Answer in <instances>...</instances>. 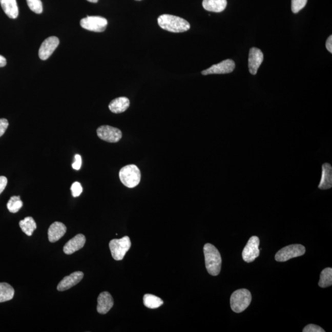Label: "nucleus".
I'll return each instance as SVG.
<instances>
[{
    "mask_svg": "<svg viewBox=\"0 0 332 332\" xmlns=\"http://www.w3.org/2000/svg\"><path fill=\"white\" fill-rule=\"evenodd\" d=\"M137 1H141V0H137Z\"/></svg>",
    "mask_w": 332,
    "mask_h": 332,
    "instance_id": "obj_36",
    "label": "nucleus"
},
{
    "mask_svg": "<svg viewBox=\"0 0 332 332\" xmlns=\"http://www.w3.org/2000/svg\"><path fill=\"white\" fill-rule=\"evenodd\" d=\"M23 202L21 201L20 196H12L9 200L7 204V208L11 213H17L23 207Z\"/></svg>",
    "mask_w": 332,
    "mask_h": 332,
    "instance_id": "obj_25",
    "label": "nucleus"
},
{
    "mask_svg": "<svg viewBox=\"0 0 332 332\" xmlns=\"http://www.w3.org/2000/svg\"><path fill=\"white\" fill-rule=\"evenodd\" d=\"M206 269L212 276L219 275L221 266V257L219 251L214 245L206 244L204 246Z\"/></svg>",
    "mask_w": 332,
    "mask_h": 332,
    "instance_id": "obj_2",
    "label": "nucleus"
},
{
    "mask_svg": "<svg viewBox=\"0 0 332 332\" xmlns=\"http://www.w3.org/2000/svg\"><path fill=\"white\" fill-rule=\"evenodd\" d=\"M113 304V297L109 292H101L97 298V312L101 315H106L112 308Z\"/></svg>",
    "mask_w": 332,
    "mask_h": 332,
    "instance_id": "obj_14",
    "label": "nucleus"
},
{
    "mask_svg": "<svg viewBox=\"0 0 332 332\" xmlns=\"http://www.w3.org/2000/svg\"><path fill=\"white\" fill-rule=\"evenodd\" d=\"M226 0H203L202 6L205 10L214 12H221L225 9Z\"/></svg>",
    "mask_w": 332,
    "mask_h": 332,
    "instance_id": "obj_19",
    "label": "nucleus"
},
{
    "mask_svg": "<svg viewBox=\"0 0 332 332\" xmlns=\"http://www.w3.org/2000/svg\"><path fill=\"white\" fill-rule=\"evenodd\" d=\"M87 1H88L89 2L95 3H97L98 0H87Z\"/></svg>",
    "mask_w": 332,
    "mask_h": 332,
    "instance_id": "obj_35",
    "label": "nucleus"
},
{
    "mask_svg": "<svg viewBox=\"0 0 332 332\" xmlns=\"http://www.w3.org/2000/svg\"><path fill=\"white\" fill-rule=\"evenodd\" d=\"M6 64H7V60L3 55H0V67H5Z\"/></svg>",
    "mask_w": 332,
    "mask_h": 332,
    "instance_id": "obj_34",
    "label": "nucleus"
},
{
    "mask_svg": "<svg viewBox=\"0 0 332 332\" xmlns=\"http://www.w3.org/2000/svg\"><path fill=\"white\" fill-rule=\"evenodd\" d=\"M303 332H324V329L320 326L315 324H309L303 328Z\"/></svg>",
    "mask_w": 332,
    "mask_h": 332,
    "instance_id": "obj_29",
    "label": "nucleus"
},
{
    "mask_svg": "<svg viewBox=\"0 0 332 332\" xmlns=\"http://www.w3.org/2000/svg\"><path fill=\"white\" fill-rule=\"evenodd\" d=\"M97 134L100 139L110 143L118 142L122 138V132L112 126L105 125L97 129Z\"/></svg>",
    "mask_w": 332,
    "mask_h": 332,
    "instance_id": "obj_9",
    "label": "nucleus"
},
{
    "mask_svg": "<svg viewBox=\"0 0 332 332\" xmlns=\"http://www.w3.org/2000/svg\"><path fill=\"white\" fill-rule=\"evenodd\" d=\"M71 190H72V195L73 197H78L82 192V187L81 183L76 181L72 184L71 186Z\"/></svg>",
    "mask_w": 332,
    "mask_h": 332,
    "instance_id": "obj_28",
    "label": "nucleus"
},
{
    "mask_svg": "<svg viewBox=\"0 0 332 332\" xmlns=\"http://www.w3.org/2000/svg\"><path fill=\"white\" fill-rule=\"evenodd\" d=\"M263 61V54L260 49L252 48L249 52L248 69L249 72L255 75L257 73L261 64Z\"/></svg>",
    "mask_w": 332,
    "mask_h": 332,
    "instance_id": "obj_12",
    "label": "nucleus"
},
{
    "mask_svg": "<svg viewBox=\"0 0 332 332\" xmlns=\"http://www.w3.org/2000/svg\"><path fill=\"white\" fill-rule=\"evenodd\" d=\"M9 122L7 119L5 118L0 119V137H2L8 129Z\"/></svg>",
    "mask_w": 332,
    "mask_h": 332,
    "instance_id": "obj_30",
    "label": "nucleus"
},
{
    "mask_svg": "<svg viewBox=\"0 0 332 332\" xmlns=\"http://www.w3.org/2000/svg\"><path fill=\"white\" fill-rule=\"evenodd\" d=\"M119 178L122 183L128 188L138 185L141 179V173L137 166L130 164L125 166L119 171Z\"/></svg>",
    "mask_w": 332,
    "mask_h": 332,
    "instance_id": "obj_4",
    "label": "nucleus"
},
{
    "mask_svg": "<svg viewBox=\"0 0 332 332\" xmlns=\"http://www.w3.org/2000/svg\"><path fill=\"white\" fill-rule=\"evenodd\" d=\"M3 11L9 18H16L18 15V8L16 0H0Z\"/></svg>",
    "mask_w": 332,
    "mask_h": 332,
    "instance_id": "obj_20",
    "label": "nucleus"
},
{
    "mask_svg": "<svg viewBox=\"0 0 332 332\" xmlns=\"http://www.w3.org/2000/svg\"><path fill=\"white\" fill-rule=\"evenodd\" d=\"M307 0H292V11L295 14L298 13L305 7Z\"/></svg>",
    "mask_w": 332,
    "mask_h": 332,
    "instance_id": "obj_27",
    "label": "nucleus"
},
{
    "mask_svg": "<svg viewBox=\"0 0 332 332\" xmlns=\"http://www.w3.org/2000/svg\"><path fill=\"white\" fill-rule=\"evenodd\" d=\"M235 63L233 60L226 59L220 63L214 65L207 70L201 72L203 75H212V74H227L233 72L235 69Z\"/></svg>",
    "mask_w": 332,
    "mask_h": 332,
    "instance_id": "obj_11",
    "label": "nucleus"
},
{
    "mask_svg": "<svg viewBox=\"0 0 332 332\" xmlns=\"http://www.w3.org/2000/svg\"><path fill=\"white\" fill-rule=\"evenodd\" d=\"M332 284V269L326 267L320 275L319 286L322 288L330 287Z\"/></svg>",
    "mask_w": 332,
    "mask_h": 332,
    "instance_id": "obj_24",
    "label": "nucleus"
},
{
    "mask_svg": "<svg viewBox=\"0 0 332 332\" xmlns=\"http://www.w3.org/2000/svg\"><path fill=\"white\" fill-rule=\"evenodd\" d=\"M19 226L23 232L29 236L33 235L34 231L37 227L35 220L31 217H27L25 218L24 220H20Z\"/></svg>",
    "mask_w": 332,
    "mask_h": 332,
    "instance_id": "obj_22",
    "label": "nucleus"
},
{
    "mask_svg": "<svg viewBox=\"0 0 332 332\" xmlns=\"http://www.w3.org/2000/svg\"><path fill=\"white\" fill-rule=\"evenodd\" d=\"M252 295L247 289H239L234 292L230 298V305L234 312L241 313L247 308L251 303Z\"/></svg>",
    "mask_w": 332,
    "mask_h": 332,
    "instance_id": "obj_3",
    "label": "nucleus"
},
{
    "mask_svg": "<svg viewBox=\"0 0 332 332\" xmlns=\"http://www.w3.org/2000/svg\"><path fill=\"white\" fill-rule=\"evenodd\" d=\"M84 277V274L81 272H76L71 274L70 275L65 277L57 285V290L63 292L68 290L73 286L78 284Z\"/></svg>",
    "mask_w": 332,
    "mask_h": 332,
    "instance_id": "obj_13",
    "label": "nucleus"
},
{
    "mask_svg": "<svg viewBox=\"0 0 332 332\" xmlns=\"http://www.w3.org/2000/svg\"><path fill=\"white\" fill-rule=\"evenodd\" d=\"M7 184V178L5 176H0V195H1L3 191H4Z\"/></svg>",
    "mask_w": 332,
    "mask_h": 332,
    "instance_id": "obj_32",
    "label": "nucleus"
},
{
    "mask_svg": "<svg viewBox=\"0 0 332 332\" xmlns=\"http://www.w3.org/2000/svg\"><path fill=\"white\" fill-rule=\"evenodd\" d=\"M158 23L161 29L172 33H182L190 29L189 22L173 15H160L158 18Z\"/></svg>",
    "mask_w": 332,
    "mask_h": 332,
    "instance_id": "obj_1",
    "label": "nucleus"
},
{
    "mask_svg": "<svg viewBox=\"0 0 332 332\" xmlns=\"http://www.w3.org/2000/svg\"><path fill=\"white\" fill-rule=\"evenodd\" d=\"M86 243L85 236L82 234H78L70 241H68L64 247V253L67 255H71L75 253L79 249L84 247Z\"/></svg>",
    "mask_w": 332,
    "mask_h": 332,
    "instance_id": "obj_15",
    "label": "nucleus"
},
{
    "mask_svg": "<svg viewBox=\"0 0 332 332\" xmlns=\"http://www.w3.org/2000/svg\"><path fill=\"white\" fill-rule=\"evenodd\" d=\"M27 3L31 11L36 14L42 13L43 9L41 0H27Z\"/></svg>",
    "mask_w": 332,
    "mask_h": 332,
    "instance_id": "obj_26",
    "label": "nucleus"
},
{
    "mask_svg": "<svg viewBox=\"0 0 332 332\" xmlns=\"http://www.w3.org/2000/svg\"><path fill=\"white\" fill-rule=\"evenodd\" d=\"M59 45V39L56 36H50L43 42L39 49V57L43 60H47L53 54Z\"/></svg>",
    "mask_w": 332,
    "mask_h": 332,
    "instance_id": "obj_10",
    "label": "nucleus"
},
{
    "mask_svg": "<svg viewBox=\"0 0 332 332\" xmlns=\"http://www.w3.org/2000/svg\"><path fill=\"white\" fill-rule=\"evenodd\" d=\"M130 106V101L126 97H120L113 100L109 104V109L114 113L125 112Z\"/></svg>",
    "mask_w": 332,
    "mask_h": 332,
    "instance_id": "obj_18",
    "label": "nucleus"
},
{
    "mask_svg": "<svg viewBox=\"0 0 332 332\" xmlns=\"http://www.w3.org/2000/svg\"><path fill=\"white\" fill-rule=\"evenodd\" d=\"M108 21L101 16H87L80 21V26L83 29L94 32H102L106 30Z\"/></svg>",
    "mask_w": 332,
    "mask_h": 332,
    "instance_id": "obj_7",
    "label": "nucleus"
},
{
    "mask_svg": "<svg viewBox=\"0 0 332 332\" xmlns=\"http://www.w3.org/2000/svg\"><path fill=\"white\" fill-rule=\"evenodd\" d=\"M306 252L304 246L301 244H292L282 248L277 252L275 260L279 262H284L292 258L302 256Z\"/></svg>",
    "mask_w": 332,
    "mask_h": 332,
    "instance_id": "obj_6",
    "label": "nucleus"
},
{
    "mask_svg": "<svg viewBox=\"0 0 332 332\" xmlns=\"http://www.w3.org/2000/svg\"><path fill=\"white\" fill-rule=\"evenodd\" d=\"M130 238L126 236L121 239L112 240L109 243V247L112 257L115 260H122L125 255L131 248Z\"/></svg>",
    "mask_w": 332,
    "mask_h": 332,
    "instance_id": "obj_5",
    "label": "nucleus"
},
{
    "mask_svg": "<svg viewBox=\"0 0 332 332\" xmlns=\"http://www.w3.org/2000/svg\"><path fill=\"white\" fill-rule=\"evenodd\" d=\"M163 301L161 298L152 294H146L143 296V304L150 309L158 308L162 305Z\"/></svg>",
    "mask_w": 332,
    "mask_h": 332,
    "instance_id": "obj_23",
    "label": "nucleus"
},
{
    "mask_svg": "<svg viewBox=\"0 0 332 332\" xmlns=\"http://www.w3.org/2000/svg\"><path fill=\"white\" fill-rule=\"evenodd\" d=\"M332 187V167L328 162L322 165L321 178L318 189L322 190L330 189Z\"/></svg>",
    "mask_w": 332,
    "mask_h": 332,
    "instance_id": "obj_16",
    "label": "nucleus"
},
{
    "mask_svg": "<svg viewBox=\"0 0 332 332\" xmlns=\"http://www.w3.org/2000/svg\"><path fill=\"white\" fill-rule=\"evenodd\" d=\"M67 232V227L59 221L52 223L48 230V239L51 242H55L63 238Z\"/></svg>",
    "mask_w": 332,
    "mask_h": 332,
    "instance_id": "obj_17",
    "label": "nucleus"
},
{
    "mask_svg": "<svg viewBox=\"0 0 332 332\" xmlns=\"http://www.w3.org/2000/svg\"><path fill=\"white\" fill-rule=\"evenodd\" d=\"M82 159L81 156L79 155H76L75 156V162L72 164L73 169L75 170L78 171L81 167Z\"/></svg>",
    "mask_w": 332,
    "mask_h": 332,
    "instance_id": "obj_31",
    "label": "nucleus"
},
{
    "mask_svg": "<svg viewBox=\"0 0 332 332\" xmlns=\"http://www.w3.org/2000/svg\"><path fill=\"white\" fill-rule=\"evenodd\" d=\"M260 239L257 236H252L249 239L242 251V256L245 262L251 263L254 261L260 255Z\"/></svg>",
    "mask_w": 332,
    "mask_h": 332,
    "instance_id": "obj_8",
    "label": "nucleus"
},
{
    "mask_svg": "<svg viewBox=\"0 0 332 332\" xmlns=\"http://www.w3.org/2000/svg\"><path fill=\"white\" fill-rule=\"evenodd\" d=\"M326 48L327 50L332 53V36L328 37L327 42H326Z\"/></svg>",
    "mask_w": 332,
    "mask_h": 332,
    "instance_id": "obj_33",
    "label": "nucleus"
},
{
    "mask_svg": "<svg viewBox=\"0 0 332 332\" xmlns=\"http://www.w3.org/2000/svg\"><path fill=\"white\" fill-rule=\"evenodd\" d=\"M14 290L8 283H0V303L5 302L13 298Z\"/></svg>",
    "mask_w": 332,
    "mask_h": 332,
    "instance_id": "obj_21",
    "label": "nucleus"
}]
</instances>
